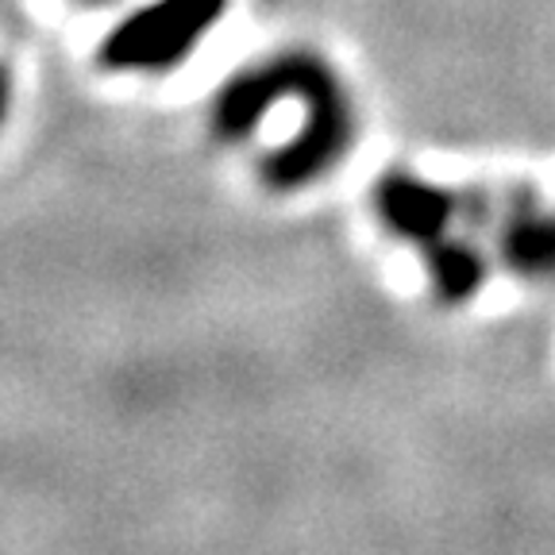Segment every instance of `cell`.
I'll list each match as a JSON object with an SVG mask.
<instances>
[{
  "label": "cell",
  "instance_id": "6da1fadb",
  "mask_svg": "<svg viewBox=\"0 0 555 555\" xmlns=\"http://www.w3.org/2000/svg\"><path fill=\"white\" fill-rule=\"evenodd\" d=\"M297 96L305 104V128L282 151L262 158V182L278 193H294L336 170L356 143V108L339 74L309 51H286L262 66L240 69L220 86L208 108V128L224 143H240L259 128L262 113L274 101Z\"/></svg>",
  "mask_w": 555,
  "mask_h": 555
},
{
  "label": "cell",
  "instance_id": "3957f363",
  "mask_svg": "<svg viewBox=\"0 0 555 555\" xmlns=\"http://www.w3.org/2000/svg\"><path fill=\"white\" fill-rule=\"evenodd\" d=\"M374 212L393 235L425 247L448 232L451 217H455V197L416 173L393 170L374 185Z\"/></svg>",
  "mask_w": 555,
  "mask_h": 555
},
{
  "label": "cell",
  "instance_id": "8992f818",
  "mask_svg": "<svg viewBox=\"0 0 555 555\" xmlns=\"http://www.w3.org/2000/svg\"><path fill=\"white\" fill-rule=\"evenodd\" d=\"M9 108H12V74L9 66H0V124H4Z\"/></svg>",
  "mask_w": 555,
  "mask_h": 555
},
{
  "label": "cell",
  "instance_id": "5b68a950",
  "mask_svg": "<svg viewBox=\"0 0 555 555\" xmlns=\"http://www.w3.org/2000/svg\"><path fill=\"white\" fill-rule=\"evenodd\" d=\"M425 259L428 274H433V286L443 301H467L486 278L482 255L470 247L467 240H448V232L440 240L425 243Z\"/></svg>",
  "mask_w": 555,
  "mask_h": 555
},
{
  "label": "cell",
  "instance_id": "7a4b0ae2",
  "mask_svg": "<svg viewBox=\"0 0 555 555\" xmlns=\"http://www.w3.org/2000/svg\"><path fill=\"white\" fill-rule=\"evenodd\" d=\"M228 0H155L104 35L101 62L124 74L173 69L224 16Z\"/></svg>",
  "mask_w": 555,
  "mask_h": 555
},
{
  "label": "cell",
  "instance_id": "277c9868",
  "mask_svg": "<svg viewBox=\"0 0 555 555\" xmlns=\"http://www.w3.org/2000/svg\"><path fill=\"white\" fill-rule=\"evenodd\" d=\"M502 259L520 278L555 274V212H544L532 190H513L502 224Z\"/></svg>",
  "mask_w": 555,
  "mask_h": 555
}]
</instances>
